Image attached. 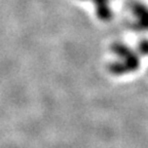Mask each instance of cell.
Masks as SVG:
<instances>
[{"label":"cell","mask_w":148,"mask_h":148,"mask_svg":"<svg viewBox=\"0 0 148 148\" xmlns=\"http://www.w3.org/2000/svg\"><path fill=\"white\" fill-rule=\"evenodd\" d=\"M113 51L117 56V60L110 65L111 71L115 74L127 73L134 71L139 66V59L133 51L123 44H116Z\"/></svg>","instance_id":"obj_1"},{"label":"cell","mask_w":148,"mask_h":148,"mask_svg":"<svg viewBox=\"0 0 148 148\" xmlns=\"http://www.w3.org/2000/svg\"><path fill=\"white\" fill-rule=\"evenodd\" d=\"M134 14L136 16V26L139 29H148V8L142 5L134 7Z\"/></svg>","instance_id":"obj_2"},{"label":"cell","mask_w":148,"mask_h":148,"mask_svg":"<svg viewBox=\"0 0 148 148\" xmlns=\"http://www.w3.org/2000/svg\"><path fill=\"white\" fill-rule=\"evenodd\" d=\"M140 51L143 53H148V41H144L141 43V49Z\"/></svg>","instance_id":"obj_3"}]
</instances>
